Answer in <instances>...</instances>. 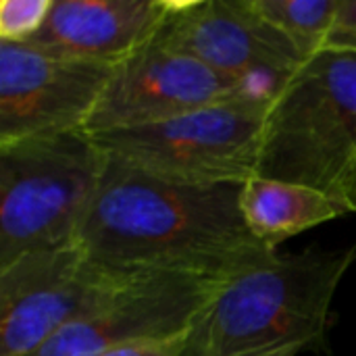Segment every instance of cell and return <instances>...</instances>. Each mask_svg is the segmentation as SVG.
<instances>
[{
    "instance_id": "obj_14",
    "label": "cell",
    "mask_w": 356,
    "mask_h": 356,
    "mask_svg": "<svg viewBox=\"0 0 356 356\" xmlns=\"http://www.w3.org/2000/svg\"><path fill=\"white\" fill-rule=\"evenodd\" d=\"M54 0H2L0 40L25 44L44 25Z\"/></svg>"
},
{
    "instance_id": "obj_3",
    "label": "cell",
    "mask_w": 356,
    "mask_h": 356,
    "mask_svg": "<svg viewBox=\"0 0 356 356\" xmlns=\"http://www.w3.org/2000/svg\"><path fill=\"white\" fill-rule=\"evenodd\" d=\"M355 163L356 52L323 48L273 94L257 175L309 186L346 202Z\"/></svg>"
},
{
    "instance_id": "obj_5",
    "label": "cell",
    "mask_w": 356,
    "mask_h": 356,
    "mask_svg": "<svg viewBox=\"0 0 356 356\" xmlns=\"http://www.w3.org/2000/svg\"><path fill=\"white\" fill-rule=\"evenodd\" d=\"M273 96L250 92L175 119L92 134L111 156L186 186L246 184L257 175L263 121Z\"/></svg>"
},
{
    "instance_id": "obj_8",
    "label": "cell",
    "mask_w": 356,
    "mask_h": 356,
    "mask_svg": "<svg viewBox=\"0 0 356 356\" xmlns=\"http://www.w3.org/2000/svg\"><path fill=\"white\" fill-rule=\"evenodd\" d=\"M225 284L181 273L131 277L29 356H100L136 340L190 334Z\"/></svg>"
},
{
    "instance_id": "obj_9",
    "label": "cell",
    "mask_w": 356,
    "mask_h": 356,
    "mask_svg": "<svg viewBox=\"0 0 356 356\" xmlns=\"http://www.w3.org/2000/svg\"><path fill=\"white\" fill-rule=\"evenodd\" d=\"M113 69L0 40V144L86 129Z\"/></svg>"
},
{
    "instance_id": "obj_11",
    "label": "cell",
    "mask_w": 356,
    "mask_h": 356,
    "mask_svg": "<svg viewBox=\"0 0 356 356\" xmlns=\"http://www.w3.org/2000/svg\"><path fill=\"white\" fill-rule=\"evenodd\" d=\"M169 0H54L42 29L25 44L73 60L117 67L148 44Z\"/></svg>"
},
{
    "instance_id": "obj_7",
    "label": "cell",
    "mask_w": 356,
    "mask_h": 356,
    "mask_svg": "<svg viewBox=\"0 0 356 356\" xmlns=\"http://www.w3.org/2000/svg\"><path fill=\"white\" fill-rule=\"evenodd\" d=\"M250 92L275 94L265 83L225 75L150 40L113 69L86 131L100 134L161 123Z\"/></svg>"
},
{
    "instance_id": "obj_15",
    "label": "cell",
    "mask_w": 356,
    "mask_h": 356,
    "mask_svg": "<svg viewBox=\"0 0 356 356\" xmlns=\"http://www.w3.org/2000/svg\"><path fill=\"white\" fill-rule=\"evenodd\" d=\"M188 336H173V338H154V340H136L121 346H115L100 356H186Z\"/></svg>"
},
{
    "instance_id": "obj_1",
    "label": "cell",
    "mask_w": 356,
    "mask_h": 356,
    "mask_svg": "<svg viewBox=\"0 0 356 356\" xmlns=\"http://www.w3.org/2000/svg\"><path fill=\"white\" fill-rule=\"evenodd\" d=\"M242 186L173 184L108 154L77 246L113 275L181 273L232 282L282 254L246 225Z\"/></svg>"
},
{
    "instance_id": "obj_17",
    "label": "cell",
    "mask_w": 356,
    "mask_h": 356,
    "mask_svg": "<svg viewBox=\"0 0 356 356\" xmlns=\"http://www.w3.org/2000/svg\"><path fill=\"white\" fill-rule=\"evenodd\" d=\"M344 198L346 202L350 204V209L356 213V163L350 171V177H348V184H346V192H344Z\"/></svg>"
},
{
    "instance_id": "obj_6",
    "label": "cell",
    "mask_w": 356,
    "mask_h": 356,
    "mask_svg": "<svg viewBox=\"0 0 356 356\" xmlns=\"http://www.w3.org/2000/svg\"><path fill=\"white\" fill-rule=\"evenodd\" d=\"M131 277L92 265L79 246L25 254L0 269V356H29Z\"/></svg>"
},
{
    "instance_id": "obj_13",
    "label": "cell",
    "mask_w": 356,
    "mask_h": 356,
    "mask_svg": "<svg viewBox=\"0 0 356 356\" xmlns=\"http://www.w3.org/2000/svg\"><path fill=\"white\" fill-rule=\"evenodd\" d=\"M248 4L307 60L325 48L340 0H248Z\"/></svg>"
},
{
    "instance_id": "obj_12",
    "label": "cell",
    "mask_w": 356,
    "mask_h": 356,
    "mask_svg": "<svg viewBox=\"0 0 356 356\" xmlns=\"http://www.w3.org/2000/svg\"><path fill=\"white\" fill-rule=\"evenodd\" d=\"M240 209L250 232L275 250L311 227L355 213L344 200L321 190L259 175L242 186Z\"/></svg>"
},
{
    "instance_id": "obj_4",
    "label": "cell",
    "mask_w": 356,
    "mask_h": 356,
    "mask_svg": "<svg viewBox=\"0 0 356 356\" xmlns=\"http://www.w3.org/2000/svg\"><path fill=\"white\" fill-rule=\"evenodd\" d=\"M106 161L86 129L0 144V269L77 246Z\"/></svg>"
},
{
    "instance_id": "obj_2",
    "label": "cell",
    "mask_w": 356,
    "mask_h": 356,
    "mask_svg": "<svg viewBox=\"0 0 356 356\" xmlns=\"http://www.w3.org/2000/svg\"><path fill=\"white\" fill-rule=\"evenodd\" d=\"M356 244L311 246L234 277L200 313L186 356H298L323 353L340 282Z\"/></svg>"
},
{
    "instance_id": "obj_10",
    "label": "cell",
    "mask_w": 356,
    "mask_h": 356,
    "mask_svg": "<svg viewBox=\"0 0 356 356\" xmlns=\"http://www.w3.org/2000/svg\"><path fill=\"white\" fill-rule=\"evenodd\" d=\"M152 40L215 71L273 90L305 63L292 42L263 21L248 0H169Z\"/></svg>"
},
{
    "instance_id": "obj_16",
    "label": "cell",
    "mask_w": 356,
    "mask_h": 356,
    "mask_svg": "<svg viewBox=\"0 0 356 356\" xmlns=\"http://www.w3.org/2000/svg\"><path fill=\"white\" fill-rule=\"evenodd\" d=\"M325 48L356 52V0H340Z\"/></svg>"
}]
</instances>
